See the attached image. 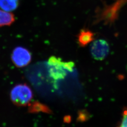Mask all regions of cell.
I'll return each mask as SVG.
<instances>
[{"instance_id": "obj_1", "label": "cell", "mask_w": 127, "mask_h": 127, "mask_svg": "<svg viewBox=\"0 0 127 127\" xmlns=\"http://www.w3.org/2000/svg\"><path fill=\"white\" fill-rule=\"evenodd\" d=\"M47 66L50 77L55 80H59L65 77L66 71H73L74 64L73 62H64L60 58L52 56L48 60Z\"/></svg>"}, {"instance_id": "obj_2", "label": "cell", "mask_w": 127, "mask_h": 127, "mask_svg": "<svg viewBox=\"0 0 127 127\" xmlns=\"http://www.w3.org/2000/svg\"><path fill=\"white\" fill-rule=\"evenodd\" d=\"M10 98L14 104L19 106L30 104L33 97L31 89L26 84H19L14 87L10 92Z\"/></svg>"}, {"instance_id": "obj_3", "label": "cell", "mask_w": 127, "mask_h": 127, "mask_svg": "<svg viewBox=\"0 0 127 127\" xmlns=\"http://www.w3.org/2000/svg\"><path fill=\"white\" fill-rule=\"evenodd\" d=\"M11 58L15 65L21 68L27 66L30 63L32 59V55L26 48L18 46L12 51Z\"/></svg>"}, {"instance_id": "obj_4", "label": "cell", "mask_w": 127, "mask_h": 127, "mask_svg": "<svg viewBox=\"0 0 127 127\" xmlns=\"http://www.w3.org/2000/svg\"><path fill=\"white\" fill-rule=\"evenodd\" d=\"M108 43L103 39L94 41L91 47V54L94 59L102 60L104 59L109 52Z\"/></svg>"}, {"instance_id": "obj_5", "label": "cell", "mask_w": 127, "mask_h": 127, "mask_svg": "<svg viewBox=\"0 0 127 127\" xmlns=\"http://www.w3.org/2000/svg\"><path fill=\"white\" fill-rule=\"evenodd\" d=\"M94 39V33L87 29H82L78 35V41L81 47H85Z\"/></svg>"}, {"instance_id": "obj_6", "label": "cell", "mask_w": 127, "mask_h": 127, "mask_svg": "<svg viewBox=\"0 0 127 127\" xmlns=\"http://www.w3.org/2000/svg\"><path fill=\"white\" fill-rule=\"evenodd\" d=\"M19 3V0H0V8L10 12L17 9Z\"/></svg>"}, {"instance_id": "obj_7", "label": "cell", "mask_w": 127, "mask_h": 127, "mask_svg": "<svg viewBox=\"0 0 127 127\" xmlns=\"http://www.w3.org/2000/svg\"><path fill=\"white\" fill-rule=\"evenodd\" d=\"M15 20L13 14L0 9V27L9 26Z\"/></svg>"}, {"instance_id": "obj_8", "label": "cell", "mask_w": 127, "mask_h": 127, "mask_svg": "<svg viewBox=\"0 0 127 127\" xmlns=\"http://www.w3.org/2000/svg\"><path fill=\"white\" fill-rule=\"evenodd\" d=\"M29 111L31 113H36L39 112H44L49 113L50 110L45 105L42 104L39 102H35L32 104H30Z\"/></svg>"}, {"instance_id": "obj_9", "label": "cell", "mask_w": 127, "mask_h": 127, "mask_svg": "<svg viewBox=\"0 0 127 127\" xmlns=\"http://www.w3.org/2000/svg\"><path fill=\"white\" fill-rule=\"evenodd\" d=\"M117 127H127V108L124 110L122 120L120 124Z\"/></svg>"}]
</instances>
